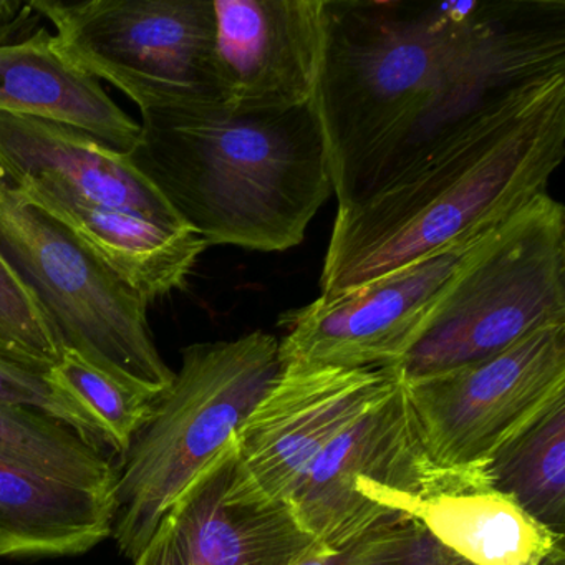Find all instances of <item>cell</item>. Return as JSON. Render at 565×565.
Instances as JSON below:
<instances>
[{
    "mask_svg": "<svg viewBox=\"0 0 565 565\" xmlns=\"http://www.w3.org/2000/svg\"><path fill=\"white\" fill-rule=\"evenodd\" d=\"M62 54L140 111L220 100L213 0H34Z\"/></svg>",
    "mask_w": 565,
    "mask_h": 565,
    "instance_id": "obj_7",
    "label": "cell"
},
{
    "mask_svg": "<svg viewBox=\"0 0 565 565\" xmlns=\"http://www.w3.org/2000/svg\"><path fill=\"white\" fill-rule=\"evenodd\" d=\"M478 239L446 247L359 289L330 299L319 297L309 306L282 313L280 366L365 370L398 365L416 327Z\"/></svg>",
    "mask_w": 565,
    "mask_h": 565,
    "instance_id": "obj_11",
    "label": "cell"
},
{
    "mask_svg": "<svg viewBox=\"0 0 565 565\" xmlns=\"http://www.w3.org/2000/svg\"><path fill=\"white\" fill-rule=\"evenodd\" d=\"M233 441L170 505L134 562L143 565H297L322 551L286 504L227 501Z\"/></svg>",
    "mask_w": 565,
    "mask_h": 565,
    "instance_id": "obj_13",
    "label": "cell"
},
{
    "mask_svg": "<svg viewBox=\"0 0 565 565\" xmlns=\"http://www.w3.org/2000/svg\"><path fill=\"white\" fill-rule=\"evenodd\" d=\"M0 402L38 409L77 433L88 445L115 452L107 426L52 373L39 375L0 359Z\"/></svg>",
    "mask_w": 565,
    "mask_h": 565,
    "instance_id": "obj_23",
    "label": "cell"
},
{
    "mask_svg": "<svg viewBox=\"0 0 565 565\" xmlns=\"http://www.w3.org/2000/svg\"><path fill=\"white\" fill-rule=\"evenodd\" d=\"M409 518L472 565H552L564 558V535L492 488L486 466L451 469Z\"/></svg>",
    "mask_w": 565,
    "mask_h": 565,
    "instance_id": "obj_16",
    "label": "cell"
},
{
    "mask_svg": "<svg viewBox=\"0 0 565 565\" xmlns=\"http://www.w3.org/2000/svg\"><path fill=\"white\" fill-rule=\"evenodd\" d=\"M416 529L415 519H399L339 551L322 548L297 565H399L412 547Z\"/></svg>",
    "mask_w": 565,
    "mask_h": 565,
    "instance_id": "obj_24",
    "label": "cell"
},
{
    "mask_svg": "<svg viewBox=\"0 0 565 565\" xmlns=\"http://www.w3.org/2000/svg\"><path fill=\"white\" fill-rule=\"evenodd\" d=\"M39 15L31 2L21 0H0V44L28 38L31 25L38 22Z\"/></svg>",
    "mask_w": 565,
    "mask_h": 565,
    "instance_id": "obj_26",
    "label": "cell"
},
{
    "mask_svg": "<svg viewBox=\"0 0 565 565\" xmlns=\"http://www.w3.org/2000/svg\"><path fill=\"white\" fill-rule=\"evenodd\" d=\"M451 469L423 446L402 379L309 466L284 504L327 551L409 518Z\"/></svg>",
    "mask_w": 565,
    "mask_h": 565,
    "instance_id": "obj_8",
    "label": "cell"
},
{
    "mask_svg": "<svg viewBox=\"0 0 565 565\" xmlns=\"http://www.w3.org/2000/svg\"><path fill=\"white\" fill-rule=\"evenodd\" d=\"M398 382L393 369L280 366L234 436L227 501L284 504L323 449Z\"/></svg>",
    "mask_w": 565,
    "mask_h": 565,
    "instance_id": "obj_10",
    "label": "cell"
},
{
    "mask_svg": "<svg viewBox=\"0 0 565 565\" xmlns=\"http://www.w3.org/2000/svg\"><path fill=\"white\" fill-rule=\"evenodd\" d=\"M0 168L45 178L97 206L188 227L127 153L67 125L0 111Z\"/></svg>",
    "mask_w": 565,
    "mask_h": 565,
    "instance_id": "obj_15",
    "label": "cell"
},
{
    "mask_svg": "<svg viewBox=\"0 0 565 565\" xmlns=\"http://www.w3.org/2000/svg\"><path fill=\"white\" fill-rule=\"evenodd\" d=\"M423 446L439 468H479L565 402V323L498 355L403 380Z\"/></svg>",
    "mask_w": 565,
    "mask_h": 565,
    "instance_id": "obj_9",
    "label": "cell"
},
{
    "mask_svg": "<svg viewBox=\"0 0 565 565\" xmlns=\"http://www.w3.org/2000/svg\"><path fill=\"white\" fill-rule=\"evenodd\" d=\"M399 565H472L433 537L418 522L408 554Z\"/></svg>",
    "mask_w": 565,
    "mask_h": 565,
    "instance_id": "obj_25",
    "label": "cell"
},
{
    "mask_svg": "<svg viewBox=\"0 0 565 565\" xmlns=\"http://www.w3.org/2000/svg\"><path fill=\"white\" fill-rule=\"evenodd\" d=\"M51 373L107 426L120 458L153 416L154 399L128 388L74 350H65L64 359Z\"/></svg>",
    "mask_w": 565,
    "mask_h": 565,
    "instance_id": "obj_22",
    "label": "cell"
},
{
    "mask_svg": "<svg viewBox=\"0 0 565 565\" xmlns=\"http://www.w3.org/2000/svg\"><path fill=\"white\" fill-rule=\"evenodd\" d=\"M117 495L0 458V557H74L114 535Z\"/></svg>",
    "mask_w": 565,
    "mask_h": 565,
    "instance_id": "obj_18",
    "label": "cell"
},
{
    "mask_svg": "<svg viewBox=\"0 0 565 565\" xmlns=\"http://www.w3.org/2000/svg\"><path fill=\"white\" fill-rule=\"evenodd\" d=\"M565 75L564 0H327L316 104L337 210Z\"/></svg>",
    "mask_w": 565,
    "mask_h": 565,
    "instance_id": "obj_1",
    "label": "cell"
},
{
    "mask_svg": "<svg viewBox=\"0 0 565 565\" xmlns=\"http://www.w3.org/2000/svg\"><path fill=\"white\" fill-rule=\"evenodd\" d=\"M486 476L535 521L564 535L565 402L495 452Z\"/></svg>",
    "mask_w": 565,
    "mask_h": 565,
    "instance_id": "obj_19",
    "label": "cell"
},
{
    "mask_svg": "<svg viewBox=\"0 0 565 565\" xmlns=\"http://www.w3.org/2000/svg\"><path fill=\"white\" fill-rule=\"evenodd\" d=\"M564 323L565 207L542 193L466 250L393 370L451 372Z\"/></svg>",
    "mask_w": 565,
    "mask_h": 565,
    "instance_id": "obj_4",
    "label": "cell"
},
{
    "mask_svg": "<svg viewBox=\"0 0 565 565\" xmlns=\"http://www.w3.org/2000/svg\"><path fill=\"white\" fill-rule=\"evenodd\" d=\"M127 157L207 247L292 249L333 196L316 102L264 114L221 100L145 110Z\"/></svg>",
    "mask_w": 565,
    "mask_h": 565,
    "instance_id": "obj_2",
    "label": "cell"
},
{
    "mask_svg": "<svg viewBox=\"0 0 565 565\" xmlns=\"http://www.w3.org/2000/svg\"><path fill=\"white\" fill-rule=\"evenodd\" d=\"M6 174L29 203L67 226L148 303L184 289L206 250V243L190 227L174 230L137 214L95 206L44 178L8 171Z\"/></svg>",
    "mask_w": 565,
    "mask_h": 565,
    "instance_id": "obj_14",
    "label": "cell"
},
{
    "mask_svg": "<svg viewBox=\"0 0 565 565\" xmlns=\"http://www.w3.org/2000/svg\"><path fill=\"white\" fill-rule=\"evenodd\" d=\"M565 154V75L545 82L446 148L413 177L337 210L323 299L478 239L547 193Z\"/></svg>",
    "mask_w": 565,
    "mask_h": 565,
    "instance_id": "obj_3",
    "label": "cell"
},
{
    "mask_svg": "<svg viewBox=\"0 0 565 565\" xmlns=\"http://www.w3.org/2000/svg\"><path fill=\"white\" fill-rule=\"evenodd\" d=\"M220 100L241 114L313 104L322 74L327 0H216Z\"/></svg>",
    "mask_w": 565,
    "mask_h": 565,
    "instance_id": "obj_12",
    "label": "cell"
},
{
    "mask_svg": "<svg viewBox=\"0 0 565 565\" xmlns=\"http://www.w3.org/2000/svg\"><path fill=\"white\" fill-rule=\"evenodd\" d=\"M280 373L279 339L246 333L181 350V369L117 466L118 551L135 561L178 495L239 431Z\"/></svg>",
    "mask_w": 565,
    "mask_h": 565,
    "instance_id": "obj_5",
    "label": "cell"
},
{
    "mask_svg": "<svg viewBox=\"0 0 565 565\" xmlns=\"http://www.w3.org/2000/svg\"><path fill=\"white\" fill-rule=\"evenodd\" d=\"M0 458L82 488L117 495V465L57 419L0 402Z\"/></svg>",
    "mask_w": 565,
    "mask_h": 565,
    "instance_id": "obj_20",
    "label": "cell"
},
{
    "mask_svg": "<svg viewBox=\"0 0 565 565\" xmlns=\"http://www.w3.org/2000/svg\"><path fill=\"white\" fill-rule=\"evenodd\" d=\"M0 111L77 128L121 153L140 135V124L68 61L44 28L0 44Z\"/></svg>",
    "mask_w": 565,
    "mask_h": 565,
    "instance_id": "obj_17",
    "label": "cell"
},
{
    "mask_svg": "<svg viewBox=\"0 0 565 565\" xmlns=\"http://www.w3.org/2000/svg\"><path fill=\"white\" fill-rule=\"evenodd\" d=\"M0 257L44 309L65 350L154 399L174 372L161 359L150 303L67 226L29 203L0 168Z\"/></svg>",
    "mask_w": 565,
    "mask_h": 565,
    "instance_id": "obj_6",
    "label": "cell"
},
{
    "mask_svg": "<svg viewBox=\"0 0 565 565\" xmlns=\"http://www.w3.org/2000/svg\"><path fill=\"white\" fill-rule=\"evenodd\" d=\"M64 352L47 313L0 257V359L49 375Z\"/></svg>",
    "mask_w": 565,
    "mask_h": 565,
    "instance_id": "obj_21",
    "label": "cell"
}]
</instances>
